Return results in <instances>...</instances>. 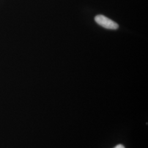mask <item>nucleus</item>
<instances>
[{
	"mask_svg": "<svg viewBox=\"0 0 148 148\" xmlns=\"http://www.w3.org/2000/svg\"><path fill=\"white\" fill-rule=\"evenodd\" d=\"M114 148H125V147L121 144H119V145H117L116 147H115Z\"/></svg>",
	"mask_w": 148,
	"mask_h": 148,
	"instance_id": "nucleus-2",
	"label": "nucleus"
},
{
	"mask_svg": "<svg viewBox=\"0 0 148 148\" xmlns=\"http://www.w3.org/2000/svg\"><path fill=\"white\" fill-rule=\"evenodd\" d=\"M95 21L98 25L107 29L116 30L119 25L115 21L103 15H98L95 17Z\"/></svg>",
	"mask_w": 148,
	"mask_h": 148,
	"instance_id": "nucleus-1",
	"label": "nucleus"
}]
</instances>
